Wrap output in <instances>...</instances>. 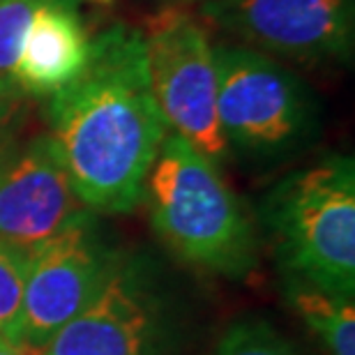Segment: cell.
<instances>
[{
  "label": "cell",
  "instance_id": "obj_17",
  "mask_svg": "<svg viewBox=\"0 0 355 355\" xmlns=\"http://www.w3.org/2000/svg\"><path fill=\"white\" fill-rule=\"evenodd\" d=\"M175 3H178V0H175ZM180 3H187V0H180ZM203 3H205V0H203Z\"/></svg>",
  "mask_w": 355,
  "mask_h": 355
},
{
  "label": "cell",
  "instance_id": "obj_13",
  "mask_svg": "<svg viewBox=\"0 0 355 355\" xmlns=\"http://www.w3.org/2000/svg\"><path fill=\"white\" fill-rule=\"evenodd\" d=\"M31 252L0 243V335L17 342Z\"/></svg>",
  "mask_w": 355,
  "mask_h": 355
},
{
  "label": "cell",
  "instance_id": "obj_8",
  "mask_svg": "<svg viewBox=\"0 0 355 355\" xmlns=\"http://www.w3.org/2000/svg\"><path fill=\"white\" fill-rule=\"evenodd\" d=\"M88 212L51 134L0 162V243L33 252Z\"/></svg>",
  "mask_w": 355,
  "mask_h": 355
},
{
  "label": "cell",
  "instance_id": "obj_1",
  "mask_svg": "<svg viewBox=\"0 0 355 355\" xmlns=\"http://www.w3.org/2000/svg\"><path fill=\"white\" fill-rule=\"evenodd\" d=\"M51 123L81 203L109 215L137 208L166 139L144 35L116 26L92 40L86 69L51 95Z\"/></svg>",
  "mask_w": 355,
  "mask_h": 355
},
{
  "label": "cell",
  "instance_id": "obj_9",
  "mask_svg": "<svg viewBox=\"0 0 355 355\" xmlns=\"http://www.w3.org/2000/svg\"><path fill=\"white\" fill-rule=\"evenodd\" d=\"M40 355H164L157 307L141 277L120 259L99 293Z\"/></svg>",
  "mask_w": 355,
  "mask_h": 355
},
{
  "label": "cell",
  "instance_id": "obj_2",
  "mask_svg": "<svg viewBox=\"0 0 355 355\" xmlns=\"http://www.w3.org/2000/svg\"><path fill=\"white\" fill-rule=\"evenodd\" d=\"M144 198L155 233L182 263L226 277H243L257 266V238L245 205L217 162L184 139H164Z\"/></svg>",
  "mask_w": 355,
  "mask_h": 355
},
{
  "label": "cell",
  "instance_id": "obj_10",
  "mask_svg": "<svg viewBox=\"0 0 355 355\" xmlns=\"http://www.w3.org/2000/svg\"><path fill=\"white\" fill-rule=\"evenodd\" d=\"M90 44L76 3L53 0L37 7L14 65L17 92L35 97L55 95L86 69Z\"/></svg>",
  "mask_w": 355,
  "mask_h": 355
},
{
  "label": "cell",
  "instance_id": "obj_6",
  "mask_svg": "<svg viewBox=\"0 0 355 355\" xmlns=\"http://www.w3.org/2000/svg\"><path fill=\"white\" fill-rule=\"evenodd\" d=\"M118 261L97 236L92 212L33 250L17 342L40 355L49 339L99 293Z\"/></svg>",
  "mask_w": 355,
  "mask_h": 355
},
{
  "label": "cell",
  "instance_id": "obj_11",
  "mask_svg": "<svg viewBox=\"0 0 355 355\" xmlns=\"http://www.w3.org/2000/svg\"><path fill=\"white\" fill-rule=\"evenodd\" d=\"M288 300L295 314L318 339L328 355H355V302L353 295L328 293V291L293 282Z\"/></svg>",
  "mask_w": 355,
  "mask_h": 355
},
{
  "label": "cell",
  "instance_id": "obj_3",
  "mask_svg": "<svg viewBox=\"0 0 355 355\" xmlns=\"http://www.w3.org/2000/svg\"><path fill=\"white\" fill-rule=\"evenodd\" d=\"M284 268L291 279L328 293L355 288V166L332 155L286 178L270 196Z\"/></svg>",
  "mask_w": 355,
  "mask_h": 355
},
{
  "label": "cell",
  "instance_id": "obj_4",
  "mask_svg": "<svg viewBox=\"0 0 355 355\" xmlns=\"http://www.w3.org/2000/svg\"><path fill=\"white\" fill-rule=\"evenodd\" d=\"M144 44L155 102L175 137L219 162L229 150L217 118L215 46L205 28L171 5L148 21Z\"/></svg>",
  "mask_w": 355,
  "mask_h": 355
},
{
  "label": "cell",
  "instance_id": "obj_7",
  "mask_svg": "<svg viewBox=\"0 0 355 355\" xmlns=\"http://www.w3.org/2000/svg\"><path fill=\"white\" fill-rule=\"evenodd\" d=\"M353 0H205L203 14L247 44L297 62L346 58Z\"/></svg>",
  "mask_w": 355,
  "mask_h": 355
},
{
  "label": "cell",
  "instance_id": "obj_14",
  "mask_svg": "<svg viewBox=\"0 0 355 355\" xmlns=\"http://www.w3.org/2000/svg\"><path fill=\"white\" fill-rule=\"evenodd\" d=\"M212 355H300L272 325L259 318L231 325L219 339Z\"/></svg>",
  "mask_w": 355,
  "mask_h": 355
},
{
  "label": "cell",
  "instance_id": "obj_5",
  "mask_svg": "<svg viewBox=\"0 0 355 355\" xmlns=\"http://www.w3.org/2000/svg\"><path fill=\"white\" fill-rule=\"evenodd\" d=\"M215 65L217 118L226 144L277 150L304 132L307 92L279 62L247 46H219Z\"/></svg>",
  "mask_w": 355,
  "mask_h": 355
},
{
  "label": "cell",
  "instance_id": "obj_12",
  "mask_svg": "<svg viewBox=\"0 0 355 355\" xmlns=\"http://www.w3.org/2000/svg\"><path fill=\"white\" fill-rule=\"evenodd\" d=\"M44 3H53V0H0V99L17 95L14 65L19 58L21 42L35 10ZM69 3L79 5L83 0H69Z\"/></svg>",
  "mask_w": 355,
  "mask_h": 355
},
{
  "label": "cell",
  "instance_id": "obj_16",
  "mask_svg": "<svg viewBox=\"0 0 355 355\" xmlns=\"http://www.w3.org/2000/svg\"><path fill=\"white\" fill-rule=\"evenodd\" d=\"M7 153H10V141H7L5 132L0 130V162L7 157Z\"/></svg>",
  "mask_w": 355,
  "mask_h": 355
},
{
  "label": "cell",
  "instance_id": "obj_15",
  "mask_svg": "<svg viewBox=\"0 0 355 355\" xmlns=\"http://www.w3.org/2000/svg\"><path fill=\"white\" fill-rule=\"evenodd\" d=\"M0 355H37V353H33L31 349H26V346H21L10 337L0 335Z\"/></svg>",
  "mask_w": 355,
  "mask_h": 355
}]
</instances>
